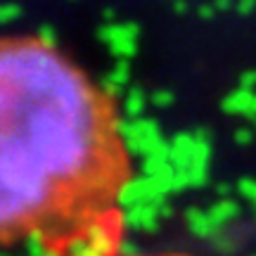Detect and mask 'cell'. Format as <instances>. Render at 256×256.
<instances>
[{
	"label": "cell",
	"instance_id": "cell-1",
	"mask_svg": "<svg viewBox=\"0 0 256 256\" xmlns=\"http://www.w3.org/2000/svg\"><path fill=\"white\" fill-rule=\"evenodd\" d=\"M116 98L38 36L0 48V238L28 256H119L133 180Z\"/></svg>",
	"mask_w": 256,
	"mask_h": 256
},
{
	"label": "cell",
	"instance_id": "cell-2",
	"mask_svg": "<svg viewBox=\"0 0 256 256\" xmlns=\"http://www.w3.org/2000/svg\"><path fill=\"white\" fill-rule=\"evenodd\" d=\"M121 136L133 156L171 159V140H164L154 119H121Z\"/></svg>",
	"mask_w": 256,
	"mask_h": 256
},
{
	"label": "cell",
	"instance_id": "cell-3",
	"mask_svg": "<svg viewBox=\"0 0 256 256\" xmlns=\"http://www.w3.org/2000/svg\"><path fill=\"white\" fill-rule=\"evenodd\" d=\"M164 197L166 194L156 188L152 178L138 176V178H133V180L124 188L119 204L124 211H128V209H133V206H140V204H162Z\"/></svg>",
	"mask_w": 256,
	"mask_h": 256
},
{
	"label": "cell",
	"instance_id": "cell-4",
	"mask_svg": "<svg viewBox=\"0 0 256 256\" xmlns=\"http://www.w3.org/2000/svg\"><path fill=\"white\" fill-rule=\"evenodd\" d=\"M162 204H140V206H133V209L124 211L126 214V228L154 232L159 228V220H162V216H159V206Z\"/></svg>",
	"mask_w": 256,
	"mask_h": 256
},
{
	"label": "cell",
	"instance_id": "cell-5",
	"mask_svg": "<svg viewBox=\"0 0 256 256\" xmlns=\"http://www.w3.org/2000/svg\"><path fill=\"white\" fill-rule=\"evenodd\" d=\"M223 112L235 114V116H249L256 119V90H247V88H238L235 92H230L223 100Z\"/></svg>",
	"mask_w": 256,
	"mask_h": 256
},
{
	"label": "cell",
	"instance_id": "cell-6",
	"mask_svg": "<svg viewBox=\"0 0 256 256\" xmlns=\"http://www.w3.org/2000/svg\"><path fill=\"white\" fill-rule=\"evenodd\" d=\"M238 214H240V204L235 200L226 197V200H218L209 209V218L216 230H226V226H230L232 220L238 218Z\"/></svg>",
	"mask_w": 256,
	"mask_h": 256
},
{
	"label": "cell",
	"instance_id": "cell-7",
	"mask_svg": "<svg viewBox=\"0 0 256 256\" xmlns=\"http://www.w3.org/2000/svg\"><path fill=\"white\" fill-rule=\"evenodd\" d=\"M138 34H140L138 24H130V22H107L98 31L100 40H104L107 46L116 43V40H124V38H138Z\"/></svg>",
	"mask_w": 256,
	"mask_h": 256
},
{
	"label": "cell",
	"instance_id": "cell-8",
	"mask_svg": "<svg viewBox=\"0 0 256 256\" xmlns=\"http://www.w3.org/2000/svg\"><path fill=\"white\" fill-rule=\"evenodd\" d=\"M185 223H188V228H190L192 235H197V238H214V235L218 232L209 218V211L197 209V206H192V209L185 211Z\"/></svg>",
	"mask_w": 256,
	"mask_h": 256
},
{
	"label": "cell",
	"instance_id": "cell-9",
	"mask_svg": "<svg viewBox=\"0 0 256 256\" xmlns=\"http://www.w3.org/2000/svg\"><path fill=\"white\" fill-rule=\"evenodd\" d=\"M142 110H145V92L140 88L128 90L126 102H124V114L126 119H142Z\"/></svg>",
	"mask_w": 256,
	"mask_h": 256
},
{
	"label": "cell",
	"instance_id": "cell-10",
	"mask_svg": "<svg viewBox=\"0 0 256 256\" xmlns=\"http://www.w3.org/2000/svg\"><path fill=\"white\" fill-rule=\"evenodd\" d=\"M112 55L119 57V60H130V57H136L138 52V38H124V40H116V43H112L110 46Z\"/></svg>",
	"mask_w": 256,
	"mask_h": 256
},
{
	"label": "cell",
	"instance_id": "cell-11",
	"mask_svg": "<svg viewBox=\"0 0 256 256\" xmlns=\"http://www.w3.org/2000/svg\"><path fill=\"white\" fill-rule=\"evenodd\" d=\"M238 192H240L242 200L252 202V204L256 206V180L254 178H242V180L238 183Z\"/></svg>",
	"mask_w": 256,
	"mask_h": 256
},
{
	"label": "cell",
	"instance_id": "cell-12",
	"mask_svg": "<svg viewBox=\"0 0 256 256\" xmlns=\"http://www.w3.org/2000/svg\"><path fill=\"white\" fill-rule=\"evenodd\" d=\"M19 14H22V8H19L17 2H5L2 10H0V19H2L5 24H10L12 19H19Z\"/></svg>",
	"mask_w": 256,
	"mask_h": 256
},
{
	"label": "cell",
	"instance_id": "cell-13",
	"mask_svg": "<svg viewBox=\"0 0 256 256\" xmlns=\"http://www.w3.org/2000/svg\"><path fill=\"white\" fill-rule=\"evenodd\" d=\"M38 40H40L43 46H48V48H57V34H55V28L40 26V28H38Z\"/></svg>",
	"mask_w": 256,
	"mask_h": 256
},
{
	"label": "cell",
	"instance_id": "cell-14",
	"mask_svg": "<svg viewBox=\"0 0 256 256\" xmlns=\"http://www.w3.org/2000/svg\"><path fill=\"white\" fill-rule=\"evenodd\" d=\"M171 102H174V95L168 90H156L154 95H152V104H154V107H168Z\"/></svg>",
	"mask_w": 256,
	"mask_h": 256
},
{
	"label": "cell",
	"instance_id": "cell-15",
	"mask_svg": "<svg viewBox=\"0 0 256 256\" xmlns=\"http://www.w3.org/2000/svg\"><path fill=\"white\" fill-rule=\"evenodd\" d=\"M256 8V0H235V10H238V14H252Z\"/></svg>",
	"mask_w": 256,
	"mask_h": 256
},
{
	"label": "cell",
	"instance_id": "cell-16",
	"mask_svg": "<svg viewBox=\"0 0 256 256\" xmlns=\"http://www.w3.org/2000/svg\"><path fill=\"white\" fill-rule=\"evenodd\" d=\"M240 88H247V90H254L256 88V72H244L240 76Z\"/></svg>",
	"mask_w": 256,
	"mask_h": 256
},
{
	"label": "cell",
	"instance_id": "cell-17",
	"mask_svg": "<svg viewBox=\"0 0 256 256\" xmlns=\"http://www.w3.org/2000/svg\"><path fill=\"white\" fill-rule=\"evenodd\" d=\"M252 140H254V130H249V128H240L235 133V142L238 145H249Z\"/></svg>",
	"mask_w": 256,
	"mask_h": 256
},
{
	"label": "cell",
	"instance_id": "cell-18",
	"mask_svg": "<svg viewBox=\"0 0 256 256\" xmlns=\"http://www.w3.org/2000/svg\"><path fill=\"white\" fill-rule=\"evenodd\" d=\"M218 10L214 8V5H200V10H197V14H200V19H214V14H216Z\"/></svg>",
	"mask_w": 256,
	"mask_h": 256
},
{
	"label": "cell",
	"instance_id": "cell-19",
	"mask_svg": "<svg viewBox=\"0 0 256 256\" xmlns=\"http://www.w3.org/2000/svg\"><path fill=\"white\" fill-rule=\"evenodd\" d=\"M214 8L218 10V12H228L230 8H235V2L232 0H214Z\"/></svg>",
	"mask_w": 256,
	"mask_h": 256
},
{
	"label": "cell",
	"instance_id": "cell-20",
	"mask_svg": "<svg viewBox=\"0 0 256 256\" xmlns=\"http://www.w3.org/2000/svg\"><path fill=\"white\" fill-rule=\"evenodd\" d=\"M171 5H174V10L178 14H185V12H188V2H185V0H174Z\"/></svg>",
	"mask_w": 256,
	"mask_h": 256
},
{
	"label": "cell",
	"instance_id": "cell-21",
	"mask_svg": "<svg viewBox=\"0 0 256 256\" xmlns=\"http://www.w3.org/2000/svg\"><path fill=\"white\" fill-rule=\"evenodd\" d=\"M171 214H174V209H171V206H168V204H162V206H159V216H162V218H168V216H171Z\"/></svg>",
	"mask_w": 256,
	"mask_h": 256
},
{
	"label": "cell",
	"instance_id": "cell-22",
	"mask_svg": "<svg viewBox=\"0 0 256 256\" xmlns=\"http://www.w3.org/2000/svg\"><path fill=\"white\" fill-rule=\"evenodd\" d=\"M254 126H256V119H254Z\"/></svg>",
	"mask_w": 256,
	"mask_h": 256
},
{
	"label": "cell",
	"instance_id": "cell-23",
	"mask_svg": "<svg viewBox=\"0 0 256 256\" xmlns=\"http://www.w3.org/2000/svg\"><path fill=\"white\" fill-rule=\"evenodd\" d=\"M171 2H174V0H171Z\"/></svg>",
	"mask_w": 256,
	"mask_h": 256
}]
</instances>
